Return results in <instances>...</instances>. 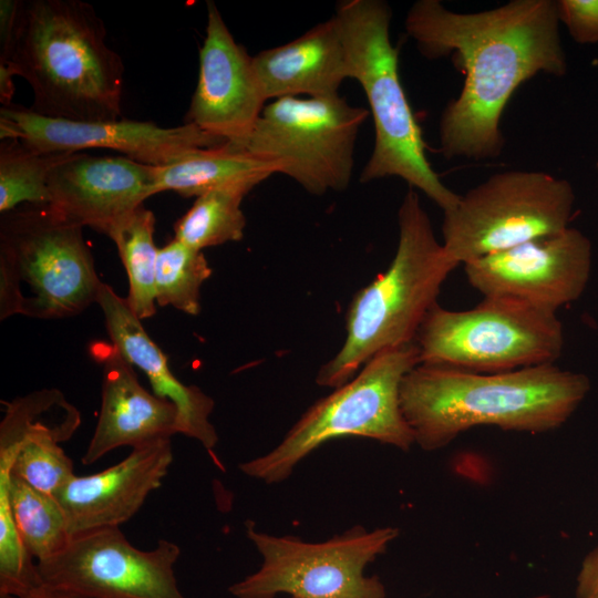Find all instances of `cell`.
<instances>
[{"label": "cell", "mask_w": 598, "mask_h": 598, "mask_svg": "<svg viewBox=\"0 0 598 598\" xmlns=\"http://www.w3.org/2000/svg\"><path fill=\"white\" fill-rule=\"evenodd\" d=\"M404 27L423 56L452 53L465 74L460 95L447 103L439 123L440 150L448 159L499 156V122L516 89L538 73L563 76L567 71L553 0H512L472 13L419 0Z\"/></svg>", "instance_id": "6da1fadb"}, {"label": "cell", "mask_w": 598, "mask_h": 598, "mask_svg": "<svg viewBox=\"0 0 598 598\" xmlns=\"http://www.w3.org/2000/svg\"><path fill=\"white\" fill-rule=\"evenodd\" d=\"M589 391L587 375L555 363L498 373L419 363L401 382L400 404L415 444L433 452L476 426L554 431Z\"/></svg>", "instance_id": "7a4b0ae2"}, {"label": "cell", "mask_w": 598, "mask_h": 598, "mask_svg": "<svg viewBox=\"0 0 598 598\" xmlns=\"http://www.w3.org/2000/svg\"><path fill=\"white\" fill-rule=\"evenodd\" d=\"M33 92V112L78 122L122 115L124 65L106 28L80 0H28L4 64Z\"/></svg>", "instance_id": "3957f363"}, {"label": "cell", "mask_w": 598, "mask_h": 598, "mask_svg": "<svg viewBox=\"0 0 598 598\" xmlns=\"http://www.w3.org/2000/svg\"><path fill=\"white\" fill-rule=\"evenodd\" d=\"M398 224L395 255L383 274L353 296L344 343L318 371L320 386L337 389L377 353L414 342L443 282L458 266L437 240L414 188L403 197Z\"/></svg>", "instance_id": "277c9868"}, {"label": "cell", "mask_w": 598, "mask_h": 598, "mask_svg": "<svg viewBox=\"0 0 598 598\" xmlns=\"http://www.w3.org/2000/svg\"><path fill=\"white\" fill-rule=\"evenodd\" d=\"M334 17L351 79L363 89L374 124V147L360 181L400 177L443 212L452 209L461 195L443 184L426 157L421 127L400 80L398 50L390 39V6L382 0H343Z\"/></svg>", "instance_id": "5b68a950"}, {"label": "cell", "mask_w": 598, "mask_h": 598, "mask_svg": "<svg viewBox=\"0 0 598 598\" xmlns=\"http://www.w3.org/2000/svg\"><path fill=\"white\" fill-rule=\"evenodd\" d=\"M82 228L49 205H24L1 215V320L73 317L97 303L104 283Z\"/></svg>", "instance_id": "8992f818"}, {"label": "cell", "mask_w": 598, "mask_h": 598, "mask_svg": "<svg viewBox=\"0 0 598 598\" xmlns=\"http://www.w3.org/2000/svg\"><path fill=\"white\" fill-rule=\"evenodd\" d=\"M419 363L415 341L377 353L351 380L310 405L277 446L239 470L266 484L281 483L311 452L346 436L409 451L415 442L401 410L400 386Z\"/></svg>", "instance_id": "52a82bcc"}, {"label": "cell", "mask_w": 598, "mask_h": 598, "mask_svg": "<svg viewBox=\"0 0 598 598\" xmlns=\"http://www.w3.org/2000/svg\"><path fill=\"white\" fill-rule=\"evenodd\" d=\"M420 363L477 373L553 364L564 348L557 312L506 297H484L474 308L435 303L417 331Z\"/></svg>", "instance_id": "ba28073f"}, {"label": "cell", "mask_w": 598, "mask_h": 598, "mask_svg": "<svg viewBox=\"0 0 598 598\" xmlns=\"http://www.w3.org/2000/svg\"><path fill=\"white\" fill-rule=\"evenodd\" d=\"M396 527L368 530L361 525L324 542L309 543L295 536H275L246 524V534L261 556L255 573L233 584L235 598H385L378 576L365 567L384 554L399 536Z\"/></svg>", "instance_id": "9c48e42d"}, {"label": "cell", "mask_w": 598, "mask_h": 598, "mask_svg": "<svg viewBox=\"0 0 598 598\" xmlns=\"http://www.w3.org/2000/svg\"><path fill=\"white\" fill-rule=\"evenodd\" d=\"M574 204L566 179L535 171L496 173L443 212L442 244L453 260L465 265L567 229Z\"/></svg>", "instance_id": "30bf717a"}, {"label": "cell", "mask_w": 598, "mask_h": 598, "mask_svg": "<svg viewBox=\"0 0 598 598\" xmlns=\"http://www.w3.org/2000/svg\"><path fill=\"white\" fill-rule=\"evenodd\" d=\"M370 112L339 94L286 96L265 105L248 140L237 146L275 162L306 192L348 188L358 133Z\"/></svg>", "instance_id": "8fae6325"}, {"label": "cell", "mask_w": 598, "mask_h": 598, "mask_svg": "<svg viewBox=\"0 0 598 598\" xmlns=\"http://www.w3.org/2000/svg\"><path fill=\"white\" fill-rule=\"evenodd\" d=\"M179 555L168 539L142 550L120 527H107L72 536L37 566L41 584L84 598H186L174 570Z\"/></svg>", "instance_id": "7c38bea8"}, {"label": "cell", "mask_w": 598, "mask_h": 598, "mask_svg": "<svg viewBox=\"0 0 598 598\" xmlns=\"http://www.w3.org/2000/svg\"><path fill=\"white\" fill-rule=\"evenodd\" d=\"M0 137L19 140L50 153L110 150L154 167L167 165L188 152L227 143L192 123L162 127L153 122L123 118L78 122L40 115L13 103L0 110Z\"/></svg>", "instance_id": "4fadbf2b"}, {"label": "cell", "mask_w": 598, "mask_h": 598, "mask_svg": "<svg viewBox=\"0 0 598 598\" xmlns=\"http://www.w3.org/2000/svg\"><path fill=\"white\" fill-rule=\"evenodd\" d=\"M591 265L589 238L568 227L470 261L464 272L483 297L512 298L557 312L582 295Z\"/></svg>", "instance_id": "5bb4252c"}, {"label": "cell", "mask_w": 598, "mask_h": 598, "mask_svg": "<svg viewBox=\"0 0 598 598\" xmlns=\"http://www.w3.org/2000/svg\"><path fill=\"white\" fill-rule=\"evenodd\" d=\"M266 102L252 56L235 41L217 6L208 1L198 80L185 123L241 146Z\"/></svg>", "instance_id": "9a60e30c"}, {"label": "cell", "mask_w": 598, "mask_h": 598, "mask_svg": "<svg viewBox=\"0 0 598 598\" xmlns=\"http://www.w3.org/2000/svg\"><path fill=\"white\" fill-rule=\"evenodd\" d=\"M50 204L62 217L107 235L155 195L154 166L122 155L74 153L49 178Z\"/></svg>", "instance_id": "2e32d148"}, {"label": "cell", "mask_w": 598, "mask_h": 598, "mask_svg": "<svg viewBox=\"0 0 598 598\" xmlns=\"http://www.w3.org/2000/svg\"><path fill=\"white\" fill-rule=\"evenodd\" d=\"M171 439L140 447L121 462L91 475H74L56 494L71 536L120 527L158 488L173 463Z\"/></svg>", "instance_id": "e0dca14e"}, {"label": "cell", "mask_w": 598, "mask_h": 598, "mask_svg": "<svg viewBox=\"0 0 598 598\" xmlns=\"http://www.w3.org/2000/svg\"><path fill=\"white\" fill-rule=\"evenodd\" d=\"M91 351L103 368L102 399L83 464H93L117 447L135 448L179 433L177 408L148 392L112 343H94Z\"/></svg>", "instance_id": "ac0fdd59"}, {"label": "cell", "mask_w": 598, "mask_h": 598, "mask_svg": "<svg viewBox=\"0 0 598 598\" xmlns=\"http://www.w3.org/2000/svg\"><path fill=\"white\" fill-rule=\"evenodd\" d=\"M97 303L104 315L111 343L133 367L144 372L155 395L177 408L179 434L212 451L218 442L210 422L214 400L198 386L186 385L173 374L165 354L148 336L142 320L132 312L125 298L104 283Z\"/></svg>", "instance_id": "d6986e66"}, {"label": "cell", "mask_w": 598, "mask_h": 598, "mask_svg": "<svg viewBox=\"0 0 598 598\" xmlns=\"http://www.w3.org/2000/svg\"><path fill=\"white\" fill-rule=\"evenodd\" d=\"M267 101L286 96L339 94L351 79L348 52L338 20L332 16L299 38L252 56Z\"/></svg>", "instance_id": "ffe728a7"}, {"label": "cell", "mask_w": 598, "mask_h": 598, "mask_svg": "<svg viewBox=\"0 0 598 598\" xmlns=\"http://www.w3.org/2000/svg\"><path fill=\"white\" fill-rule=\"evenodd\" d=\"M277 173H280L277 163L227 142L188 152L167 165L154 167V188L156 194L171 190L183 197H198L227 186L254 188Z\"/></svg>", "instance_id": "44dd1931"}, {"label": "cell", "mask_w": 598, "mask_h": 598, "mask_svg": "<svg viewBox=\"0 0 598 598\" xmlns=\"http://www.w3.org/2000/svg\"><path fill=\"white\" fill-rule=\"evenodd\" d=\"M81 424L79 410L58 389H41L4 403L0 456L28 440H70Z\"/></svg>", "instance_id": "7402d4cb"}, {"label": "cell", "mask_w": 598, "mask_h": 598, "mask_svg": "<svg viewBox=\"0 0 598 598\" xmlns=\"http://www.w3.org/2000/svg\"><path fill=\"white\" fill-rule=\"evenodd\" d=\"M0 492L4 494L16 527L37 563L68 545L72 536L64 511L54 495L40 492L3 472H0Z\"/></svg>", "instance_id": "603a6c76"}, {"label": "cell", "mask_w": 598, "mask_h": 598, "mask_svg": "<svg viewBox=\"0 0 598 598\" xmlns=\"http://www.w3.org/2000/svg\"><path fill=\"white\" fill-rule=\"evenodd\" d=\"M154 231L155 216L142 205L113 226L106 235L114 241L126 270L128 295L125 300L140 320L156 313L155 272L158 248L154 243Z\"/></svg>", "instance_id": "cb8c5ba5"}, {"label": "cell", "mask_w": 598, "mask_h": 598, "mask_svg": "<svg viewBox=\"0 0 598 598\" xmlns=\"http://www.w3.org/2000/svg\"><path fill=\"white\" fill-rule=\"evenodd\" d=\"M251 189L244 185L227 186L196 197L192 207L175 223L174 239L199 251L240 240L246 227L240 205Z\"/></svg>", "instance_id": "d4e9b609"}, {"label": "cell", "mask_w": 598, "mask_h": 598, "mask_svg": "<svg viewBox=\"0 0 598 598\" xmlns=\"http://www.w3.org/2000/svg\"><path fill=\"white\" fill-rule=\"evenodd\" d=\"M74 153L34 150L19 140L0 144V213L25 205H49V178L53 169Z\"/></svg>", "instance_id": "484cf974"}, {"label": "cell", "mask_w": 598, "mask_h": 598, "mask_svg": "<svg viewBox=\"0 0 598 598\" xmlns=\"http://www.w3.org/2000/svg\"><path fill=\"white\" fill-rule=\"evenodd\" d=\"M212 268L203 251L173 239L158 249L155 293L159 306H172L190 316L200 312V289Z\"/></svg>", "instance_id": "4316f807"}, {"label": "cell", "mask_w": 598, "mask_h": 598, "mask_svg": "<svg viewBox=\"0 0 598 598\" xmlns=\"http://www.w3.org/2000/svg\"><path fill=\"white\" fill-rule=\"evenodd\" d=\"M0 472L54 496L75 475L72 460L50 439L24 441L0 456Z\"/></svg>", "instance_id": "83f0119b"}, {"label": "cell", "mask_w": 598, "mask_h": 598, "mask_svg": "<svg viewBox=\"0 0 598 598\" xmlns=\"http://www.w3.org/2000/svg\"><path fill=\"white\" fill-rule=\"evenodd\" d=\"M40 584L37 560L27 549L0 492V594L24 596Z\"/></svg>", "instance_id": "f1b7e54d"}, {"label": "cell", "mask_w": 598, "mask_h": 598, "mask_svg": "<svg viewBox=\"0 0 598 598\" xmlns=\"http://www.w3.org/2000/svg\"><path fill=\"white\" fill-rule=\"evenodd\" d=\"M557 16L580 44L598 43V0H558Z\"/></svg>", "instance_id": "f546056e"}, {"label": "cell", "mask_w": 598, "mask_h": 598, "mask_svg": "<svg viewBox=\"0 0 598 598\" xmlns=\"http://www.w3.org/2000/svg\"><path fill=\"white\" fill-rule=\"evenodd\" d=\"M22 1H0V65H4L17 34Z\"/></svg>", "instance_id": "4dcf8cb0"}, {"label": "cell", "mask_w": 598, "mask_h": 598, "mask_svg": "<svg viewBox=\"0 0 598 598\" xmlns=\"http://www.w3.org/2000/svg\"><path fill=\"white\" fill-rule=\"evenodd\" d=\"M575 598H598V545L582 559L575 588Z\"/></svg>", "instance_id": "1f68e13d"}, {"label": "cell", "mask_w": 598, "mask_h": 598, "mask_svg": "<svg viewBox=\"0 0 598 598\" xmlns=\"http://www.w3.org/2000/svg\"><path fill=\"white\" fill-rule=\"evenodd\" d=\"M13 76L7 65H0V101L3 106L12 104L11 100L14 94Z\"/></svg>", "instance_id": "d6a6232c"}, {"label": "cell", "mask_w": 598, "mask_h": 598, "mask_svg": "<svg viewBox=\"0 0 598 598\" xmlns=\"http://www.w3.org/2000/svg\"><path fill=\"white\" fill-rule=\"evenodd\" d=\"M22 598H84L79 595H74L61 589H56L44 584H40L32 590H30Z\"/></svg>", "instance_id": "836d02e7"}, {"label": "cell", "mask_w": 598, "mask_h": 598, "mask_svg": "<svg viewBox=\"0 0 598 598\" xmlns=\"http://www.w3.org/2000/svg\"><path fill=\"white\" fill-rule=\"evenodd\" d=\"M0 598H22L21 596L10 595V594H0Z\"/></svg>", "instance_id": "e575fe53"}, {"label": "cell", "mask_w": 598, "mask_h": 598, "mask_svg": "<svg viewBox=\"0 0 598 598\" xmlns=\"http://www.w3.org/2000/svg\"><path fill=\"white\" fill-rule=\"evenodd\" d=\"M289 598H296V597H289Z\"/></svg>", "instance_id": "d590c367"}, {"label": "cell", "mask_w": 598, "mask_h": 598, "mask_svg": "<svg viewBox=\"0 0 598 598\" xmlns=\"http://www.w3.org/2000/svg\"><path fill=\"white\" fill-rule=\"evenodd\" d=\"M597 167H598V163H597Z\"/></svg>", "instance_id": "8d00e7d4"}]
</instances>
